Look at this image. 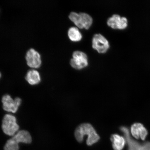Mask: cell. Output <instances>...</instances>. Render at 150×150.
Returning <instances> with one entry per match:
<instances>
[{"label": "cell", "instance_id": "cell-1", "mask_svg": "<svg viewBox=\"0 0 150 150\" xmlns=\"http://www.w3.org/2000/svg\"><path fill=\"white\" fill-rule=\"evenodd\" d=\"M75 137L79 142H83L84 137L88 136L87 144L91 146L98 141L100 137L92 125L89 123H83L79 126L75 130Z\"/></svg>", "mask_w": 150, "mask_h": 150}, {"label": "cell", "instance_id": "cell-2", "mask_svg": "<svg viewBox=\"0 0 150 150\" xmlns=\"http://www.w3.org/2000/svg\"><path fill=\"white\" fill-rule=\"evenodd\" d=\"M120 129L123 133L127 144V150H150V142L145 141L141 143L133 139L130 136L128 128L121 127Z\"/></svg>", "mask_w": 150, "mask_h": 150}, {"label": "cell", "instance_id": "cell-3", "mask_svg": "<svg viewBox=\"0 0 150 150\" xmlns=\"http://www.w3.org/2000/svg\"><path fill=\"white\" fill-rule=\"evenodd\" d=\"M70 20L80 29H88L93 23V19L89 15L85 13L78 14L74 12L70 13L69 16Z\"/></svg>", "mask_w": 150, "mask_h": 150}, {"label": "cell", "instance_id": "cell-4", "mask_svg": "<svg viewBox=\"0 0 150 150\" xmlns=\"http://www.w3.org/2000/svg\"><path fill=\"white\" fill-rule=\"evenodd\" d=\"M19 126L17 123L16 117L12 114H6L4 117L2 129L6 134L11 136L14 135L18 131Z\"/></svg>", "mask_w": 150, "mask_h": 150}, {"label": "cell", "instance_id": "cell-5", "mask_svg": "<svg viewBox=\"0 0 150 150\" xmlns=\"http://www.w3.org/2000/svg\"><path fill=\"white\" fill-rule=\"evenodd\" d=\"M25 57L28 65L31 68H39L42 65V59L40 54L35 49H29L26 52Z\"/></svg>", "mask_w": 150, "mask_h": 150}, {"label": "cell", "instance_id": "cell-6", "mask_svg": "<svg viewBox=\"0 0 150 150\" xmlns=\"http://www.w3.org/2000/svg\"><path fill=\"white\" fill-rule=\"evenodd\" d=\"M3 108L5 111L16 113L21 104V99L18 97L13 99L10 95H5L2 98Z\"/></svg>", "mask_w": 150, "mask_h": 150}, {"label": "cell", "instance_id": "cell-7", "mask_svg": "<svg viewBox=\"0 0 150 150\" xmlns=\"http://www.w3.org/2000/svg\"><path fill=\"white\" fill-rule=\"evenodd\" d=\"M70 65L73 68L80 70L88 65V57L84 52L76 51L73 54V59H71Z\"/></svg>", "mask_w": 150, "mask_h": 150}, {"label": "cell", "instance_id": "cell-8", "mask_svg": "<svg viewBox=\"0 0 150 150\" xmlns=\"http://www.w3.org/2000/svg\"><path fill=\"white\" fill-rule=\"evenodd\" d=\"M93 47L99 53H106L110 47L108 41L100 34H95L93 39Z\"/></svg>", "mask_w": 150, "mask_h": 150}, {"label": "cell", "instance_id": "cell-9", "mask_svg": "<svg viewBox=\"0 0 150 150\" xmlns=\"http://www.w3.org/2000/svg\"><path fill=\"white\" fill-rule=\"evenodd\" d=\"M108 25L114 29H124L128 25L127 18L122 17L119 15L114 14L112 17L108 18Z\"/></svg>", "mask_w": 150, "mask_h": 150}, {"label": "cell", "instance_id": "cell-10", "mask_svg": "<svg viewBox=\"0 0 150 150\" xmlns=\"http://www.w3.org/2000/svg\"><path fill=\"white\" fill-rule=\"evenodd\" d=\"M132 136L136 139L145 141L148 134L147 129L140 123H135L131 127Z\"/></svg>", "mask_w": 150, "mask_h": 150}, {"label": "cell", "instance_id": "cell-11", "mask_svg": "<svg viewBox=\"0 0 150 150\" xmlns=\"http://www.w3.org/2000/svg\"><path fill=\"white\" fill-rule=\"evenodd\" d=\"M110 140L114 150H122L126 144V141L124 137L117 134L112 135Z\"/></svg>", "mask_w": 150, "mask_h": 150}, {"label": "cell", "instance_id": "cell-12", "mask_svg": "<svg viewBox=\"0 0 150 150\" xmlns=\"http://www.w3.org/2000/svg\"><path fill=\"white\" fill-rule=\"evenodd\" d=\"M27 81L31 85L39 84L41 81V77L38 71L35 69H30L28 71L25 77Z\"/></svg>", "mask_w": 150, "mask_h": 150}, {"label": "cell", "instance_id": "cell-13", "mask_svg": "<svg viewBox=\"0 0 150 150\" xmlns=\"http://www.w3.org/2000/svg\"><path fill=\"white\" fill-rule=\"evenodd\" d=\"M13 137L19 143L30 144L32 142V137L30 134L26 130L18 131Z\"/></svg>", "mask_w": 150, "mask_h": 150}, {"label": "cell", "instance_id": "cell-14", "mask_svg": "<svg viewBox=\"0 0 150 150\" xmlns=\"http://www.w3.org/2000/svg\"><path fill=\"white\" fill-rule=\"evenodd\" d=\"M69 38L73 42H79L81 40L82 38L81 33L78 28L76 27H71L69 29L68 32Z\"/></svg>", "mask_w": 150, "mask_h": 150}, {"label": "cell", "instance_id": "cell-15", "mask_svg": "<svg viewBox=\"0 0 150 150\" xmlns=\"http://www.w3.org/2000/svg\"><path fill=\"white\" fill-rule=\"evenodd\" d=\"M18 142L13 137L7 141L4 147V150H19Z\"/></svg>", "mask_w": 150, "mask_h": 150}, {"label": "cell", "instance_id": "cell-16", "mask_svg": "<svg viewBox=\"0 0 150 150\" xmlns=\"http://www.w3.org/2000/svg\"><path fill=\"white\" fill-rule=\"evenodd\" d=\"M1 72H0V78H1Z\"/></svg>", "mask_w": 150, "mask_h": 150}]
</instances>
